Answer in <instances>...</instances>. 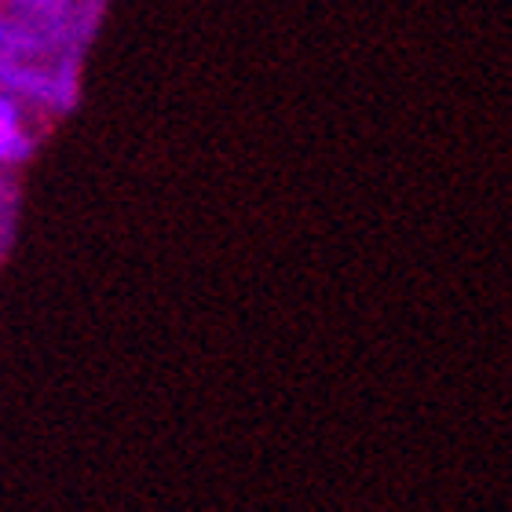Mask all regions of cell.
<instances>
[{
    "mask_svg": "<svg viewBox=\"0 0 512 512\" xmlns=\"http://www.w3.org/2000/svg\"><path fill=\"white\" fill-rule=\"evenodd\" d=\"M0 41H4V22H0Z\"/></svg>",
    "mask_w": 512,
    "mask_h": 512,
    "instance_id": "7a4b0ae2",
    "label": "cell"
},
{
    "mask_svg": "<svg viewBox=\"0 0 512 512\" xmlns=\"http://www.w3.org/2000/svg\"><path fill=\"white\" fill-rule=\"evenodd\" d=\"M26 154V139L19 132V114L8 99H0V161L22 158Z\"/></svg>",
    "mask_w": 512,
    "mask_h": 512,
    "instance_id": "6da1fadb",
    "label": "cell"
}]
</instances>
